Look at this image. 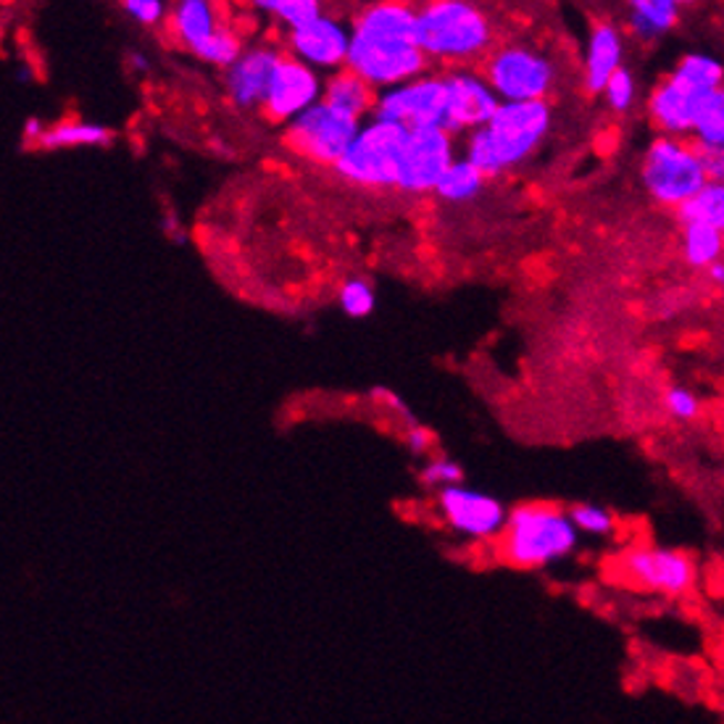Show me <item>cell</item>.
Here are the masks:
<instances>
[{
  "mask_svg": "<svg viewBox=\"0 0 724 724\" xmlns=\"http://www.w3.org/2000/svg\"><path fill=\"white\" fill-rule=\"evenodd\" d=\"M448 114V87L443 72H429L425 77L391 87L377 95L372 119L393 121V125L414 129H446Z\"/></svg>",
  "mask_w": 724,
  "mask_h": 724,
  "instance_id": "cell-9",
  "label": "cell"
},
{
  "mask_svg": "<svg viewBox=\"0 0 724 724\" xmlns=\"http://www.w3.org/2000/svg\"><path fill=\"white\" fill-rule=\"evenodd\" d=\"M408 129L393 121L369 119L334 172L359 188H398V172Z\"/></svg>",
  "mask_w": 724,
  "mask_h": 724,
  "instance_id": "cell-6",
  "label": "cell"
},
{
  "mask_svg": "<svg viewBox=\"0 0 724 724\" xmlns=\"http://www.w3.org/2000/svg\"><path fill=\"white\" fill-rule=\"evenodd\" d=\"M422 482L429 488H454L461 482V467L450 459H429L422 469Z\"/></svg>",
  "mask_w": 724,
  "mask_h": 724,
  "instance_id": "cell-33",
  "label": "cell"
},
{
  "mask_svg": "<svg viewBox=\"0 0 724 724\" xmlns=\"http://www.w3.org/2000/svg\"><path fill=\"white\" fill-rule=\"evenodd\" d=\"M553 111L549 100L541 104H501L488 127L464 138V159L475 163L488 180L522 167L549 138Z\"/></svg>",
  "mask_w": 724,
  "mask_h": 724,
  "instance_id": "cell-2",
  "label": "cell"
},
{
  "mask_svg": "<svg viewBox=\"0 0 724 724\" xmlns=\"http://www.w3.org/2000/svg\"><path fill=\"white\" fill-rule=\"evenodd\" d=\"M121 9L127 11L129 19H135L142 26H156L167 17V6L159 3V0H125Z\"/></svg>",
  "mask_w": 724,
  "mask_h": 724,
  "instance_id": "cell-35",
  "label": "cell"
},
{
  "mask_svg": "<svg viewBox=\"0 0 724 724\" xmlns=\"http://www.w3.org/2000/svg\"><path fill=\"white\" fill-rule=\"evenodd\" d=\"M672 77L680 79L682 85L699 91L701 95H706V98L724 87L722 64L712 56H703V53H688L685 58H680Z\"/></svg>",
  "mask_w": 724,
  "mask_h": 724,
  "instance_id": "cell-25",
  "label": "cell"
},
{
  "mask_svg": "<svg viewBox=\"0 0 724 724\" xmlns=\"http://www.w3.org/2000/svg\"><path fill=\"white\" fill-rule=\"evenodd\" d=\"M678 216L685 227L688 224H706V227L724 232V184L709 182L693 201H688L678 211Z\"/></svg>",
  "mask_w": 724,
  "mask_h": 724,
  "instance_id": "cell-26",
  "label": "cell"
},
{
  "mask_svg": "<svg viewBox=\"0 0 724 724\" xmlns=\"http://www.w3.org/2000/svg\"><path fill=\"white\" fill-rule=\"evenodd\" d=\"M625 70V40L617 24L598 22L590 30L585 47V87L587 93H604L614 74Z\"/></svg>",
  "mask_w": 724,
  "mask_h": 724,
  "instance_id": "cell-18",
  "label": "cell"
},
{
  "mask_svg": "<svg viewBox=\"0 0 724 724\" xmlns=\"http://www.w3.org/2000/svg\"><path fill=\"white\" fill-rule=\"evenodd\" d=\"M577 537L579 530L569 511L545 501L519 503L496 537V556L517 569H537L569 556L577 549Z\"/></svg>",
  "mask_w": 724,
  "mask_h": 724,
  "instance_id": "cell-3",
  "label": "cell"
},
{
  "mask_svg": "<svg viewBox=\"0 0 724 724\" xmlns=\"http://www.w3.org/2000/svg\"><path fill=\"white\" fill-rule=\"evenodd\" d=\"M709 98H712V95H709ZM709 98L699 91H693V87L682 85L680 79H674L672 74H669L667 79H661L659 85H656L648 111H651L656 127H659L667 138H682V135L693 132L701 108Z\"/></svg>",
  "mask_w": 724,
  "mask_h": 724,
  "instance_id": "cell-17",
  "label": "cell"
},
{
  "mask_svg": "<svg viewBox=\"0 0 724 724\" xmlns=\"http://www.w3.org/2000/svg\"><path fill=\"white\" fill-rule=\"evenodd\" d=\"M361 127L364 121L334 111L322 100L285 127V146L300 159L334 169L353 146Z\"/></svg>",
  "mask_w": 724,
  "mask_h": 724,
  "instance_id": "cell-8",
  "label": "cell"
},
{
  "mask_svg": "<svg viewBox=\"0 0 724 724\" xmlns=\"http://www.w3.org/2000/svg\"><path fill=\"white\" fill-rule=\"evenodd\" d=\"M222 26L216 9L206 0H182L169 13V30H172L177 43L188 47L190 53H195L209 38H214Z\"/></svg>",
  "mask_w": 724,
  "mask_h": 724,
  "instance_id": "cell-20",
  "label": "cell"
},
{
  "mask_svg": "<svg viewBox=\"0 0 724 724\" xmlns=\"http://www.w3.org/2000/svg\"><path fill=\"white\" fill-rule=\"evenodd\" d=\"M617 569L621 579L648 593L678 598L685 596L699 577V566L688 553L656 545H635L619 556Z\"/></svg>",
  "mask_w": 724,
  "mask_h": 724,
  "instance_id": "cell-10",
  "label": "cell"
},
{
  "mask_svg": "<svg viewBox=\"0 0 724 724\" xmlns=\"http://www.w3.org/2000/svg\"><path fill=\"white\" fill-rule=\"evenodd\" d=\"M722 720H724V709H722Z\"/></svg>",
  "mask_w": 724,
  "mask_h": 724,
  "instance_id": "cell-39",
  "label": "cell"
},
{
  "mask_svg": "<svg viewBox=\"0 0 724 724\" xmlns=\"http://www.w3.org/2000/svg\"><path fill=\"white\" fill-rule=\"evenodd\" d=\"M245 53V43L243 38L237 35L235 30H230V26H222V30L216 32L214 38H209L206 43H203L193 56H198L201 61H206L211 66H219V70L227 72L230 66H235L241 56Z\"/></svg>",
  "mask_w": 724,
  "mask_h": 724,
  "instance_id": "cell-27",
  "label": "cell"
},
{
  "mask_svg": "<svg viewBox=\"0 0 724 724\" xmlns=\"http://www.w3.org/2000/svg\"><path fill=\"white\" fill-rule=\"evenodd\" d=\"M680 22V6L674 0H635L627 13L630 32L640 40H656L674 30Z\"/></svg>",
  "mask_w": 724,
  "mask_h": 724,
  "instance_id": "cell-21",
  "label": "cell"
},
{
  "mask_svg": "<svg viewBox=\"0 0 724 724\" xmlns=\"http://www.w3.org/2000/svg\"><path fill=\"white\" fill-rule=\"evenodd\" d=\"M448 87L446 129L456 140L467 138L477 129L488 127L501 108V98L488 85L480 70H448L443 72Z\"/></svg>",
  "mask_w": 724,
  "mask_h": 724,
  "instance_id": "cell-13",
  "label": "cell"
},
{
  "mask_svg": "<svg viewBox=\"0 0 724 724\" xmlns=\"http://www.w3.org/2000/svg\"><path fill=\"white\" fill-rule=\"evenodd\" d=\"M709 279H712V283L716 285V288H722V290H724V262L714 264L712 269H709Z\"/></svg>",
  "mask_w": 724,
  "mask_h": 724,
  "instance_id": "cell-38",
  "label": "cell"
},
{
  "mask_svg": "<svg viewBox=\"0 0 724 724\" xmlns=\"http://www.w3.org/2000/svg\"><path fill=\"white\" fill-rule=\"evenodd\" d=\"M345 70L382 93L425 77V74L435 72V66L414 40L353 35Z\"/></svg>",
  "mask_w": 724,
  "mask_h": 724,
  "instance_id": "cell-7",
  "label": "cell"
},
{
  "mask_svg": "<svg viewBox=\"0 0 724 724\" xmlns=\"http://www.w3.org/2000/svg\"><path fill=\"white\" fill-rule=\"evenodd\" d=\"M437 507H440V514L450 530L475 537V541H496L509 519V511L503 509L498 498L485 496L480 490L461 488V485L440 490Z\"/></svg>",
  "mask_w": 724,
  "mask_h": 724,
  "instance_id": "cell-15",
  "label": "cell"
},
{
  "mask_svg": "<svg viewBox=\"0 0 724 724\" xmlns=\"http://www.w3.org/2000/svg\"><path fill=\"white\" fill-rule=\"evenodd\" d=\"M682 256L695 269H712L724 256V232L706 224H688L682 230Z\"/></svg>",
  "mask_w": 724,
  "mask_h": 724,
  "instance_id": "cell-22",
  "label": "cell"
},
{
  "mask_svg": "<svg viewBox=\"0 0 724 724\" xmlns=\"http://www.w3.org/2000/svg\"><path fill=\"white\" fill-rule=\"evenodd\" d=\"M340 306L353 319L369 317L374 311V290L369 288L364 279H348L343 288H340Z\"/></svg>",
  "mask_w": 724,
  "mask_h": 724,
  "instance_id": "cell-31",
  "label": "cell"
},
{
  "mask_svg": "<svg viewBox=\"0 0 724 724\" xmlns=\"http://www.w3.org/2000/svg\"><path fill=\"white\" fill-rule=\"evenodd\" d=\"M459 159L456 138L443 127L414 129L403 148L398 190L403 193H435L450 163Z\"/></svg>",
  "mask_w": 724,
  "mask_h": 724,
  "instance_id": "cell-11",
  "label": "cell"
},
{
  "mask_svg": "<svg viewBox=\"0 0 724 724\" xmlns=\"http://www.w3.org/2000/svg\"><path fill=\"white\" fill-rule=\"evenodd\" d=\"M640 174L656 203L678 211L709 184L695 142L667 138V135L648 146Z\"/></svg>",
  "mask_w": 724,
  "mask_h": 724,
  "instance_id": "cell-5",
  "label": "cell"
},
{
  "mask_svg": "<svg viewBox=\"0 0 724 724\" xmlns=\"http://www.w3.org/2000/svg\"><path fill=\"white\" fill-rule=\"evenodd\" d=\"M695 146L724 150V87L706 100L695 121Z\"/></svg>",
  "mask_w": 724,
  "mask_h": 724,
  "instance_id": "cell-29",
  "label": "cell"
},
{
  "mask_svg": "<svg viewBox=\"0 0 724 724\" xmlns=\"http://www.w3.org/2000/svg\"><path fill=\"white\" fill-rule=\"evenodd\" d=\"M406 443H408V448L414 450V454L425 456L435 446V435L425 427H412V429H408V435H406Z\"/></svg>",
  "mask_w": 724,
  "mask_h": 724,
  "instance_id": "cell-37",
  "label": "cell"
},
{
  "mask_svg": "<svg viewBox=\"0 0 724 724\" xmlns=\"http://www.w3.org/2000/svg\"><path fill=\"white\" fill-rule=\"evenodd\" d=\"M699 148L701 156V167L706 172V180L712 184H724V150L722 148Z\"/></svg>",
  "mask_w": 724,
  "mask_h": 724,
  "instance_id": "cell-36",
  "label": "cell"
},
{
  "mask_svg": "<svg viewBox=\"0 0 724 724\" xmlns=\"http://www.w3.org/2000/svg\"><path fill=\"white\" fill-rule=\"evenodd\" d=\"M256 6L272 19H277L279 24L288 26V32L306 26L324 13L322 3H317V0H258Z\"/></svg>",
  "mask_w": 724,
  "mask_h": 724,
  "instance_id": "cell-28",
  "label": "cell"
},
{
  "mask_svg": "<svg viewBox=\"0 0 724 724\" xmlns=\"http://www.w3.org/2000/svg\"><path fill=\"white\" fill-rule=\"evenodd\" d=\"M635 93H638V87H635V77L630 74V70H621L609 79V85H606V91H604V98H606V104H609L611 111L625 114V111H630L635 104Z\"/></svg>",
  "mask_w": 724,
  "mask_h": 724,
  "instance_id": "cell-32",
  "label": "cell"
},
{
  "mask_svg": "<svg viewBox=\"0 0 724 724\" xmlns=\"http://www.w3.org/2000/svg\"><path fill=\"white\" fill-rule=\"evenodd\" d=\"M480 72L501 104H541L551 98L558 82L551 56L524 43H498Z\"/></svg>",
  "mask_w": 724,
  "mask_h": 724,
  "instance_id": "cell-4",
  "label": "cell"
},
{
  "mask_svg": "<svg viewBox=\"0 0 724 724\" xmlns=\"http://www.w3.org/2000/svg\"><path fill=\"white\" fill-rule=\"evenodd\" d=\"M283 56L285 53L272 45L245 47L241 61L224 72V91L230 104L237 108H262Z\"/></svg>",
  "mask_w": 724,
  "mask_h": 724,
  "instance_id": "cell-16",
  "label": "cell"
},
{
  "mask_svg": "<svg viewBox=\"0 0 724 724\" xmlns=\"http://www.w3.org/2000/svg\"><path fill=\"white\" fill-rule=\"evenodd\" d=\"M485 182H488V177H485L480 169L475 167V163H469L464 156H459L454 163H450V169L446 174H443L440 184H437V198H443V201L448 203H464V201H471V198H477L482 193Z\"/></svg>",
  "mask_w": 724,
  "mask_h": 724,
  "instance_id": "cell-24",
  "label": "cell"
},
{
  "mask_svg": "<svg viewBox=\"0 0 724 724\" xmlns=\"http://www.w3.org/2000/svg\"><path fill=\"white\" fill-rule=\"evenodd\" d=\"M664 406H667V412L674 416V419H682V422L695 419L701 412V403H699V398H695V393H690L688 387H680V385L667 387Z\"/></svg>",
  "mask_w": 724,
  "mask_h": 724,
  "instance_id": "cell-34",
  "label": "cell"
},
{
  "mask_svg": "<svg viewBox=\"0 0 724 724\" xmlns=\"http://www.w3.org/2000/svg\"><path fill=\"white\" fill-rule=\"evenodd\" d=\"M351 22L322 13L306 26L288 32V51L292 58L304 61L306 66L317 72H340L345 70L348 51H351Z\"/></svg>",
  "mask_w": 724,
  "mask_h": 724,
  "instance_id": "cell-14",
  "label": "cell"
},
{
  "mask_svg": "<svg viewBox=\"0 0 724 724\" xmlns=\"http://www.w3.org/2000/svg\"><path fill=\"white\" fill-rule=\"evenodd\" d=\"M377 91L369 87L364 79L356 77L353 72L340 70L324 77V95L322 100L332 106L334 111L351 116V119L369 121L374 116V106H377Z\"/></svg>",
  "mask_w": 724,
  "mask_h": 724,
  "instance_id": "cell-19",
  "label": "cell"
},
{
  "mask_svg": "<svg viewBox=\"0 0 724 724\" xmlns=\"http://www.w3.org/2000/svg\"><path fill=\"white\" fill-rule=\"evenodd\" d=\"M425 56L433 66L448 70H480L496 51L498 35L490 13L464 0H437L419 9V35Z\"/></svg>",
  "mask_w": 724,
  "mask_h": 724,
  "instance_id": "cell-1",
  "label": "cell"
},
{
  "mask_svg": "<svg viewBox=\"0 0 724 724\" xmlns=\"http://www.w3.org/2000/svg\"><path fill=\"white\" fill-rule=\"evenodd\" d=\"M572 522L579 532H587V535H611L614 524L617 519L609 509L596 507V503H577V507L569 509Z\"/></svg>",
  "mask_w": 724,
  "mask_h": 724,
  "instance_id": "cell-30",
  "label": "cell"
},
{
  "mask_svg": "<svg viewBox=\"0 0 724 724\" xmlns=\"http://www.w3.org/2000/svg\"><path fill=\"white\" fill-rule=\"evenodd\" d=\"M322 95L324 79L319 77V72L306 66L304 61L292 58L290 53H285L275 77L269 82V91H266V98L262 104V114L269 121H275V125L288 127L300 114L322 104Z\"/></svg>",
  "mask_w": 724,
  "mask_h": 724,
  "instance_id": "cell-12",
  "label": "cell"
},
{
  "mask_svg": "<svg viewBox=\"0 0 724 724\" xmlns=\"http://www.w3.org/2000/svg\"><path fill=\"white\" fill-rule=\"evenodd\" d=\"M111 140V132L104 125L93 121H61V125L47 127L40 138V148H82V146H106Z\"/></svg>",
  "mask_w": 724,
  "mask_h": 724,
  "instance_id": "cell-23",
  "label": "cell"
}]
</instances>
